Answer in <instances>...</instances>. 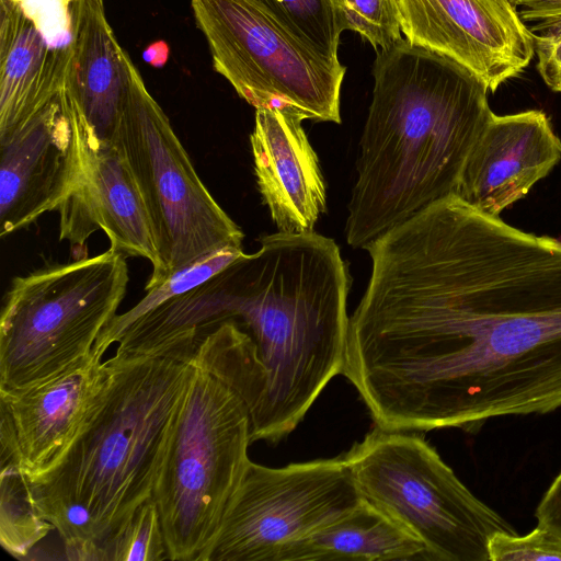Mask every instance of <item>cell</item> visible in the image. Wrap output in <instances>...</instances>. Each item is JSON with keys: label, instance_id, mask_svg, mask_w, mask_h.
I'll return each mask as SVG.
<instances>
[{"label": "cell", "instance_id": "603a6c76", "mask_svg": "<svg viewBox=\"0 0 561 561\" xmlns=\"http://www.w3.org/2000/svg\"><path fill=\"white\" fill-rule=\"evenodd\" d=\"M339 31H354L376 50L402 39L394 0H330Z\"/></svg>", "mask_w": 561, "mask_h": 561}, {"label": "cell", "instance_id": "52a82bcc", "mask_svg": "<svg viewBox=\"0 0 561 561\" xmlns=\"http://www.w3.org/2000/svg\"><path fill=\"white\" fill-rule=\"evenodd\" d=\"M342 456L362 497L412 533L432 561H490L492 537L516 533L416 432L377 426Z\"/></svg>", "mask_w": 561, "mask_h": 561}, {"label": "cell", "instance_id": "44dd1931", "mask_svg": "<svg viewBox=\"0 0 561 561\" xmlns=\"http://www.w3.org/2000/svg\"><path fill=\"white\" fill-rule=\"evenodd\" d=\"M243 253L242 248H225L201 257L194 263L172 273L163 283L147 289L138 304L122 314H116L103 330L93 347V353L104 356L113 343H117L127 328L141 317L163 304L204 284L231 264Z\"/></svg>", "mask_w": 561, "mask_h": 561}, {"label": "cell", "instance_id": "2e32d148", "mask_svg": "<svg viewBox=\"0 0 561 561\" xmlns=\"http://www.w3.org/2000/svg\"><path fill=\"white\" fill-rule=\"evenodd\" d=\"M288 110L256 108L250 142L263 202L279 232H312L327 207L318 157L301 125Z\"/></svg>", "mask_w": 561, "mask_h": 561}, {"label": "cell", "instance_id": "e0dca14e", "mask_svg": "<svg viewBox=\"0 0 561 561\" xmlns=\"http://www.w3.org/2000/svg\"><path fill=\"white\" fill-rule=\"evenodd\" d=\"M65 89L96 135L112 141L136 69L106 20L103 0H71Z\"/></svg>", "mask_w": 561, "mask_h": 561}, {"label": "cell", "instance_id": "3957f363", "mask_svg": "<svg viewBox=\"0 0 561 561\" xmlns=\"http://www.w3.org/2000/svg\"><path fill=\"white\" fill-rule=\"evenodd\" d=\"M373 76L345 229L356 249L455 195L493 114L473 72L405 38L377 50Z\"/></svg>", "mask_w": 561, "mask_h": 561}, {"label": "cell", "instance_id": "8992f818", "mask_svg": "<svg viewBox=\"0 0 561 561\" xmlns=\"http://www.w3.org/2000/svg\"><path fill=\"white\" fill-rule=\"evenodd\" d=\"M128 279L126 256L111 248L13 278L0 314V390L38 383L88 358Z\"/></svg>", "mask_w": 561, "mask_h": 561}, {"label": "cell", "instance_id": "d4e9b609", "mask_svg": "<svg viewBox=\"0 0 561 561\" xmlns=\"http://www.w3.org/2000/svg\"><path fill=\"white\" fill-rule=\"evenodd\" d=\"M490 561H561V537L538 524L526 535L499 533L489 543Z\"/></svg>", "mask_w": 561, "mask_h": 561}, {"label": "cell", "instance_id": "5b68a950", "mask_svg": "<svg viewBox=\"0 0 561 561\" xmlns=\"http://www.w3.org/2000/svg\"><path fill=\"white\" fill-rule=\"evenodd\" d=\"M251 443L242 400L193 364L152 493L169 560L202 561L251 461Z\"/></svg>", "mask_w": 561, "mask_h": 561}, {"label": "cell", "instance_id": "7a4b0ae2", "mask_svg": "<svg viewBox=\"0 0 561 561\" xmlns=\"http://www.w3.org/2000/svg\"><path fill=\"white\" fill-rule=\"evenodd\" d=\"M260 244L135 321L118 347L146 353L198 332L192 363L242 400L252 443H277L343 371L350 275L336 243L313 231H278Z\"/></svg>", "mask_w": 561, "mask_h": 561}, {"label": "cell", "instance_id": "7c38bea8", "mask_svg": "<svg viewBox=\"0 0 561 561\" xmlns=\"http://www.w3.org/2000/svg\"><path fill=\"white\" fill-rule=\"evenodd\" d=\"M69 99L75 115L81 170L76 188L57 210L59 239L68 240L76 251V259H81L88 256V238L102 230L110 240L111 249L126 257L148 260L152 266L148 280H152L159 274L160 259L136 179L114 144L101 139Z\"/></svg>", "mask_w": 561, "mask_h": 561}, {"label": "cell", "instance_id": "8fae6325", "mask_svg": "<svg viewBox=\"0 0 561 561\" xmlns=\"http://www.w3.org/2000/svg\"><path fill=\"white\" fill-rule=\"evenodd\" d=\"M394 1L407 41L461 64L491 92L534 57V35L512 0Z\"/></svg>", "mask_w": 561, "mask_h": 561}, {"label": "cell", "instance_id": "ac0fdd59", "mask_svg": "<svg viewBox=\"0 0 561 561\" xmlns=\"http://www.w3.org/2000/svg\"><path fill=\"white\" fill-rule=\"evenodd\" d=\"M68 46L53 47L22 1L0 0V142L65 84Z\"/></svg>", "mask_w": 561, "mask_h": 561}, {"label": "cell", "instance_id": "4316f807", "mask_svg": "<svg viewBox=\"0 0 561 561\" xmlns=\"http://www.w3.org/2000/svg\"><path fill=\"white\" fill-rule=\"evenodd\" d=\"M535 514L538 524L561 537V471L542 495Z\"/></svg>", "mask_w": 561, "mask_h": 561}, {"label": "cell", "instance_id": "6da1fadb", "mask_svg": "<svg viewBox=\"0 0 561 561\" xmlns=\"http://www.w3.org/2000/svg\"><path fill=\"white\" fill-rule=\"evenodd\" d=\"M366 250L344 375L376 425L466 431L561 408V241L450 195Z\"/></svg>", "mask_w": 561, "mask_h": 561}, {"label": "cell", "instance_id": "83f0119b", "mask_svg": "<svg viewBox=\"0 0 561 561\" xmlns=\"http://www.w3.org/2000/svg\"><path fill=\"white\" fill-rule=\"evenodd\" d=\"M60 7L62 8V10L66 12V14L69 16L70 19V14H69V11H70V4H71V0H58Z\"/></svg>", "mask_w": 561, "mask_h": 561}, {"label": "cell", "instance_id": "9a60e30c", "mask_svg": "<svg viewBox=\"0 0 561 561\" xmlns=\"http://www.w3.org/2000/svg\"><path fill=\"white\" fill-rule=\"evenodd\" d=\"M561 160V140L543 111L492 114L465 164L456 194L494 217L524 198Z\"/></svg>", "mask_w": 561, "mask_h": 561}, {"label": "cell", "instance_id": "f1b7e54d", "mask_svg": "<svg viewBox=\"0 0 561 561\" xmlns=\"http://www.w3.org/2000/svg\"><path fill=\"white\" fill-rule=\"evenodd\" d=\"M19 1H22V2H23V0H19Z\"/></svg>", "mask_w": 561, "mask_h": 561}, {"label": "cell", "instance_id": "d6986e66", "mask_svg": "<svg viewBox=\"0 0 561 561\" xmlns=\"http://www.w3.org/2000/svg\"><path fill=\"white\" fill-rule=\"evenodd\" d=\"M432 561L425 546L385 512L362 499L352 510L291 543L279 561Z\"/></svg>", "mask_w": 561, "mask_h": 561}, {"label": "cell", "instance_id": "30bf717a", "mask_svg": "<svg viewBox=\"0 0 561 561\" xmlns=\"http://www.w3.org/2000/svg\"><path fill=\"white\" fill-rule=\"evenodd\" d=\"M362 499L343 456L282 468L250 461L202 561H279Z\"/></svg>", "mask_w": 561, "mask_h": 561}, {"label": "cell", "instance_id": "4fadbf2b", "mask_svg": "<svg viewBox=\"0 0 561 561\" xmlns=\"http://www.w3.org/2000/svg\"><path fill=\"white\" fill-rule=\"evenodd\" d=\"M107 376L92 352L38 383L0 390V460H12L30 483L54 470L89 417Z\"/></svg>", "mask_w": 561, "mask_h": 561}, {"label": "cell", "instance_id": "484cf974", "mask_svg": "<svg viewBox=\"0 0 561 561\" xmlns=\"http://www.w3.org/2000/svg\"><path fill=\"white\" fill-rule=\"evenodd\" d=\"M534 38L539 75L553 92H561V31Z\"/></svg>", "mask_w": 561, "mask_h": 561}, {"label": "cell", "instance_id": "ba28073f", "mask_svg": "<svg viewBox=\"0 0 561 561\" xmlns=\"http://www.w3.org/2000/svg\"><path fill=\"white\" fill-rule=\"evenodd\" d=\"M112 142L136 179L159 252V274L145 290L213 252L242 248V230L198 176L137 69Z\"/></svg>", "mask_w": 561, "mask_h": 561}, {"label": "cell", "instance_id": "ffe728a7", "mask_svg": "<svg viewBox=\"0 0 561 561\" xmlns=\"http://www.w3.org/2000/svg\"><path fill=\"white\" fill-rule=\"evenodd\" d=\"M0 543L10 556L26 559L55 528L42 516L15 462L0 460Z\"/></svg>", "mask_w": 561, "mask_h": 561}, {"label": "cell", "instance_id": "277c9868", "mask_svg": "<svg viewBox=\"0 0 561 561\" xmlns=\"http://www.w3.org/2000/svg\"><path fill=\"white\" fill-rule=\"evenodd\" d=\"M102 391L69 450L30 483L66 559L108 561L135 511L152 499L178 408L193 369L176 351L116 352Z\"/></svg>", "mask_w": 561, "mask_h": 561}, {"label": "cell", "instance_id": "5bb4252c", "mask_svg": "<svg viewBox=\"0 0 561 561\" xmlns=\"http://www.w3.org/2000/svg\"><path fill=\"white\" fill-rule=\"evenodd\" d=\"M0 148V236L4 238L57 211L78 184L80 149L65 84Z\"/></svg>", "mask_w": 561, "mask_h": 561}, {"label": "cell", "instance_id": "9c48e42d", "mask_svg": "<svg viewBox=\"0 0 561 561\" xmlns=\"http://www.w3.org/2000/svg\"><path fill=\"white\" fill-rule=\"evenodd\" d=\"M215 70L256 108L341 123L346 67L283 24L260 0H191Z\"/></svg>", "mask_w": 561, "mask_h": 561}, {"label": "cell", "instance_id": "7402d4cb", "mask_svg": "<svg viewBox=\"0 0 561 561\" xmlns=\"http://www.w3.org/2000/svg\"><path fill=\"white\" fill-rule=\"evenodd\" d=\"M283 24L327 57L339 59L341 32L330 0H260Z\"/></svg>", "mask_w": 561, "mask_h": 561}, {"label": "cell", "instance_id": "cb8c5ba5", "mask_svg": "<svg viewBox=\"0 0 561 561\" xmlns=\"http://www.w3.org/2000/svg\"><path fill=\"white\" fill-rule=\"evenodd\" d=\"M165 539L157 503L150 499L131 515L114 540L108 561H163Z\"/></svg>", "mask_w": 561, "mask_h": 561}]
</instances>
